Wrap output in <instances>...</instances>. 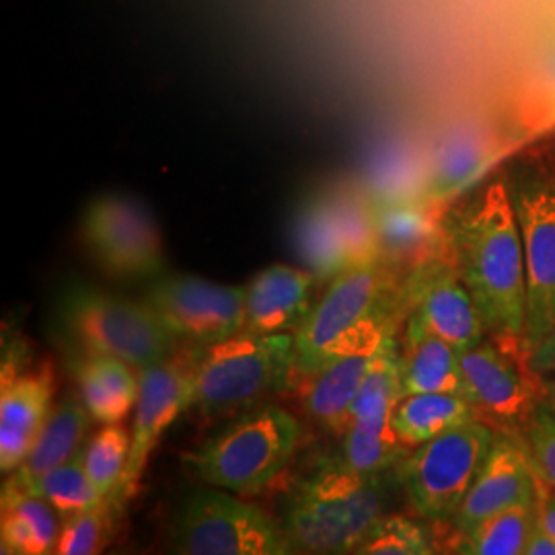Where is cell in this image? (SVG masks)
<instances>
[{
    "label": "cell",
    "instance_id": "cell-4",
    "mask_svg": "<svg viewBox=\"0 0 555 555\" xmlns=\"http://www.w3.org/2000/svg\"><path fill=\"white\" fill-rule=\"evenodd\" d=\"M300 437L297 417L278 405H266L224 426L188 456V463L212 488L256 494L286 469Z\"/></svg>",
    "mask_w": 555,
    "mask_h": 555
},
{
    "label": "cell",
    "instance_id": "cell-25",
    "mask_svg": "<svg viewBox=\"0 0 555 555\" xmlns=\"http://www.w3.org/2000/svg\"><path fill=\"white\" fill-rule=\"evenodd\" d=\"M383 258L420 259L438 235L428 202L422 198L371 202Z\"/></svg>",
    "mask_w": 555,
    "mask_h": 555
},
{
    "label": "cell",
    "instance_id": "cell-18",
    "mask_svg": "<svg viewBox=\"0 0 555 555\" xmlns=\"http://www.w3.org/2000/svg\"><path fill=\"white\" fill-rule=\"evenodd\" d=\"M391 334L393 330L360 341L357 346L327 360L319 373L307 378L309 380V387L305 393L307 414L319 424L346 433L350 408L357 399L360 385L366 377L371 364L375 362L383 341Z\"/></svg>",
    "mask_w": 555,
    "mask_h": 555
},
{
    "label": "cell",
    "instance_id": "cell-13",
    "mask_svg": "<svg viewBox=\"0 0 555 555\" xmlns=\"http://www.w3.org/2000/svg\"><path fill=\"white\" fill-rule=\"evenodd\" d=\"M405 297L412 305L410 315L461 352L483 341L486 323L453 263L442 259L422 261L408 282Z\"/></svg>",
    "mask_w": 555,
    "mask_h": 555
},
{
    "label": "cell",
    "instance_id": "cell-8",
    "mask_svg": "<svg viewBox=\"0 0 555 555\" xmlns=\"http://www.w3.org/2000/svg\"><path fill=\"white\" fill-rule=\"evenodd\" d=\"M173 550L183 555L295 554L280 522L220 488L199 490L183 502L173 522Z\"/></svg>",
    "mask_w": 555,
    "mask_h": 555
},
{
    "label": "cell",
    "instance_id": "cell-32",
    "mask_svg": "<svg viewBox=\"0 0 555 555\" xmlns=\"http://www.w3.org/2000/svg\"><path fill=\"white\" fill-rule=\"evenodd\" d=\"M130 447L132 435L126 428L119 424H105L80 451L85 472L100 488L101 494L109 500L118 496L121 477L130 459Z\"/></svg>",
    "mask_w": 555,
    "mask_h": 555
},
{
    "label": "cell",
    "instance_id": "cell-38",
    "mask_svg": "<svg viewBox=\"0 0 555 555\" xmlns=\"http://www.w3.org/2000/svg\"><path fill=\"white\" fill-rule=\"evenodd\" d=\"M537 518L539 525L555 537V494H547L541 488L537 496Z\"/></svg>",
    "mask_w": 555,
    "mask_h": 555
},
{
    "label": "cell",
    "instance_id": "cell-37",
    "mask_svg": "<svg viewBox=\"0 0 555 555\" xmlns=\"http://www.w3.org/2000/svg\"><path fill=\"white\" fill-rule=\"evenodd\" d=\"M522 555H555V537L539 525V518H537L535 529L531 531Z\"/></svg>",
    "mask_w": 555,
    "mask_h": 555
},
{
    "label": "cell",
    "instance_id": "cell-14",
    "mask_svg": "<svg viewBox=\"0 0 555 555\" xmlns=\"http://www.w3.org/2000/svg\"><path fill=\"white\" fill-rule=\"evenodd\" d=\"M465 397L479 416L490 417L498 426H527L535 414V387L492 341H479L461 352Z\"/></svg>",
    "mask_w": 555,
    "mask_h": 555
},
{
    "label": "cell",
    "instance_id": "cell-23",
    "mask_svg": "<svg viewBox=\"0 0 555 555\" xmlns=\"http://www.w3.org/2000/svg\"><path fill=\"white\" fill-rule=\"evenodd\" d=\"M80 399L101 424H118L137 405L140 378L134 366L114 357L85 354L75 364Z\"/></svg>",
    "mask_w": 555,
    "mask_h": 555
},
{
    "label": "cell",
    "instance_id": "cell-6",
    "mask_svg": "<svg viewBox=\"0 0 555 555\" xmlns=\"http://www.w3.org/2000/svg\"><path fill=\"white\" fill-rule=\"evenodd\" d=\"M192 408L222 410L249 403L293 383L295 336L241 332L192 360Z\"/></svg>",
    "mask_w": 555,
    "mask_h": 555
},
{
    "label": "cell",
    "instance_id": "cell-29",
    "mask_svg": "<svg viewBox=\"0 0 555 555\" xmlns=\"http://www.w3.org/2000/svg\"><path fill=\"white\" fill-rule=\"evenodd\" d=\"M537 525V500L488 516L461 533L456 552L465 555H522Z\"/></svg>",
    "mask_w": 555,
    "mask_h": 555
},
{
    "label": "cell",
    "instance_id": "cell-31",
    "mask_svg": "<svg viewBox=\"0 0 555 555\" xmlns=\"http://www.w3.org/2000/svg\"><path fill=\"white\" fill-rule=\"evenodd\" d=\"M25 492L43 498L62 518L89 511L93 506H100L101 502L109 500L101 494L100 488L85 472L80 453L73 456L70 461L62 463L56 469L48 472L46 476H41Z\"/></svg>",
    "mask_w": 555,
    "mask_h": 555
},
{
    "label": "cell",
    "instance_id": "cell-1",
    "mask_svg": "<svg viewBox=\"0 0 555 555\" xmlns=\"http://www.w3.org/2000/svg\"><path fill=\"white\" fill-rule=\"evenodd\" d=\"M442 235L486 330L520 346L527 323V261L508 181L496 179L481 188L444 220Z\"/></svg>",
    "mask_w": 555,
    "mask_h": 555
},
{
    "label": "cell",
    "instance_id": "cell-5",
    "mask_svg": "<svg viewBox=\"0 0 555 555\" xmlns=\"http://www.w3.org/2000/svg\"><path fill=\"white\" fill-rule=\"evenodd\" d=\"M60 321L85 354L119 358L139 371L173 357L178 339L144 300L89 286H73L62 297Z\"/></svg>",
    "mask_w": 555,
    "mask_h": 555
},
{
    "label": "cell",
    "instance_id": "cell-34",
    "mask_svg": "<svg viewBox=\"0 0 555 555\" xmlns=\"http://www.w3.org/2000/svg\"><path fill=\"white\" fill-rule=\"evenodd\" d=\"M107 504L109 500L101 502L89 511L64 518L60 529L59 545L54 554L60 555H91L100 552L103 543V533L107 525Z\"/></svg>",
    "mask_w": 555,
    "mask_h": 555
},
{
    "label": "cell",
    "instance_id": "cell-30",
    "mask_svg": "<svg viewBox=\"0 0 555 555\" xmlns=\"http://www.w3.org/2000/svg\"><path fill=\"white\" fill-rule=\"evenodd\" d=\"M408 447L399 440L389 420H358L346 430L339 461L364 476H385Z\"/></svg>",
    "mask_w": 555,
    "mask_h": 555
},
{
    "label": "cell",
    "instance_id": "cell-36",
    "mask_svg": "<svg viewBox=\"0 0 555 555\" xmlns=\"http://www.w3.org/2000/svg\"><path fill=\"white\" fill-rule=\"evenodd\" d=\"M525 357L529 371L535 377H555V323Z\"/></svg>",
    "mask_w": 555,
    "mask_h": 555
},
{
    "label": "cell",
    "instance_id": "cell-39",
    "mask_svg": "<svg viewBox=\"0 0 555 555\" xmlns=\"http://www.w3.org/2000/svg\"><path fill=\"white\" fill-rule=\"evenodd\" d=\"M541 393H543V401L555 410V377H550L545 380Z\"/></svg>",
    "mask_w": 555,
    "mask_h": 555
},
{
    "label": "cell",
    "instance_id": "cell-21",
    "mask_svg": "<svg viewBox=\"0 0 555 555\" xmlns=\"http://www.w3.org/2000/svg\"><path fill=\"white\" fill-rule=\"evenodd\" d=\"M293 247L305 270L318 282H332L352 266L327 192H319L298 206L293 220Z\"/></svg>",
    "mask_w": 555,
    "mask_h": 555
},
{
    "label": "cell",
    "instance_id": "cell-35",
    "mask_svg": "<svg viewBox=\"0 0 555 555\" xmlns=\"http://www.w3.org/2000/svg\"><path fill=\"white\" fill-rule=\"evenodd\" d=\"M527 449L539 477L555 488V410L545 401L537 405L527 424Z\"/></svg>",
    "mask_w": 555,
    "mask_h": 555
},
{
    "label": "cell",
    "instance_id": "cell-15",
    "mask_svg": "<svg viewBox=\"0 0 555 555\" xmlns=\"http://www.w3.org/2000/svg\"><path fill=\"white\" fill-rule=\"evenodd\" d=\"M539 479L529 449H522L515 438L496 437L472 490L453 516L459 533L472 531L488 516L506 508L535 502Z\"/></svg>",
    "mask_w": 555,
    "mask_h": 555
},
{
    "label": "cell",
    "instance_id": "cell-33",
    "mask_svg": "<svg viewBox=\"0 0 555 555\" xmlns=\"http://www.w3.org/2000/svg\"><path fill=\"white\" fill-rule=\"evenodd\" d=\"M358 555L435 554L430 531L405 516H380L371 533L357 547Z\"/></svg>",
    "mask_w": 555,
    "mask_h": 555
},
{
    "label": "cell",
    "instance_id": "cell-7",
    "mask_svg": "<svg viewBox=\"0 0 555 555\" xmlns=\"http://www.w3.org/2000/svg\"><path fill=\"white\" fill-rule=\"evenodd\" d=\"M494 440V430L474 420L416 447L403 463V486L417 515L453 520Z\"/></svg>",
    "mask_w": 555,
    "mask_h": 555
},
{
    "label": "cell",
    "instance_id": "cell-11",
    "mask_svg": "<svg viewBox=\"0 0 555 555\" xmlns=\"http://www.w3.org/2000/svg\"><path fill=\"white\" fill-rule=\"evenodd\" d=\"M144 302L176 337L204 346L245 332V288L194 274L160 276L149 286Z\"/></svg>",
    "mask_w": 555,
    "mask_h": 555
},
{
    "label": "cell",
    "instance_id": "cell-24",
    "mask_svg": "<svg viewBox=\"0 0 555 555\" xmlns=\"http://www.w3.org/2000/svg\"><path fill=\"white\" fill-rule=\"evenodd\" d=\"M56 511L31 492L2 486V516H0V543L2 554L46 555L56 552L59 520Z\"/></svg>",
    "mask_w": 555,
    "mask_h": 555
},
{
    "label": "cell",
    "instance_id": "cell-22",
    "mask_svg": "<svg viewBox=\"0 0 555 555\" xmlns=\"http://www.w3.org/2000/svg\"><path fill=\"white\" fill-rule=\"evenodd\" d=\"M91 420L93 416L89 414L87 405L77 397H68L52 408L29 455L9 477V483L21 490H29L41 476L79 455Z\"/></svg>",
    "mask_w": 555,
    "mask_h": 555
},
{
    "label": "cell",
    "instance_id": "cell-12",
    "mask_svg": "<svg viewBox=\"0 0 555 555\" xmlns=\"http://www.w3.org/2000/svg\"><path fill=\"white\" fill-rule=\"evenodd\" d=\"M140 393L132 426V447L119 486L118 502L130 500L139 490L149 456L163 433L192 408L194 366L192 360L167 358L165 362L139 371Z\"/></svg>",
    "mask_w": 555,
    "mask_h": 555
},
{
    "label": "cell",
    "instance_id": "cell-27",
    "mask_svg": "<svg viewBox=\"0 0 555 555\" xmlns=\"http://www.w3.org/2000/svg\"><path fill=\"white\" fill-rule=\"evenodd\" d=\"M516 130L525 137L555 128V40L525 68L513 101Z\"/></svg>",
    "mask_w": 555,
    "mask_h": 555
},
{
    "label": "cell",
    "instance_id": "cell-17",
    "mask_svg": "<svg viewBox=\"0 0 555 555\" xmlns=\"http://www.w3.org/2000/svg\"><path fill=\"white\" fill-rule=\"evenodd\" d=\"M54 377L40 369L11 378L0 396V469L13 474L29 455L46 417L52 412Z\"/></svg>",
    "mask_w": 555,
    "mask_h": 555
},
{
    "label": "cell",
    "instance_id": "cell-2",
    "mask_svg": "<svg viewBox=\"0 0 555 555\" xmlns=\"http://www.w3.org/2000/svg\"><path fill=\"white\" fill-rule=\"evenodd\" d=\"M383 476L358 474L336 459L298 481L280 525L295 554H354L383 516Z\"/></svg>",
    "mask_w": 555,
    "mask_h": 555
},
{
    "label": "cell",
    "instance_id": "cell-3",
    "mask_svg": "<svg viewBox=\"0 0 555 555\" xmlns=\"http://www.w3.org/2000/svg\"><path fill=\"white\" fill-rule=\"evenodd\" d=\"M393 300L396 278L383 256L354 263L337 274L293 334V380L313 377L339 352L393 330Z\"/></svg>",
    "mask_w": 555,
    "mask_h": 555
},
{
    "label": "cell",
    "instance_id": "cell-26",
    "mask_svg": "<svg viewBox=\"0 0 555 555\" xmlns=\"http://www.w3.org/2000/svg\"><path fill=\"white\" fill-rule=\"evenodd\" d=\"M479 420L474 403L461 393H412L403 396L391 417L393 430L408 449L438 435Z\"/></svg>",
    "mask_w": 555,
    "mask_h": 555
},
{
    "label": "cell",
    "instance_id": "cell-20",
    "mask_svg": "<svg viewBox=\"0 0 555 555\" xmlns=\"http://www.w3.org/2000/svg\"><path fill=\"white\" fill-rule=\"evenodd\" d=\"M401 377L405 396L412 393H461L465 383L461 371V350L433 334L414 315L408 319L401 350Z\"/></svg>",
    "mask_w": 555,
    "mask_h": 555
},
{
    "label": "cell",
    "instance_id": "cell-19",
    "mask_svg": "<svg viewBox=\"0 0 555 555\" xmlns=\"http://www.w3.org/2000/svg\"><path fill=\"white\" fill-rule=\"evenodd\" d=\"M496 142L476 124H461L444 132L428 157L424 199L440 204L455 198L496 157Z\"/></svg>",
    "mask_w": 555,
    "mask_h": 555
},
{
    "label": "cell",
    "instance_id": "cell-9",
    "mask_svg": "<svg viewBox=\"0 0 555 555\" xmlns=\"http://www.w3.org/2000/svg\"><path fill=\"white\" fill-rule=\"evenodd\" d=\"M527 261L525 354L555 323V173L525 167L508 181Z\"/></svg>",
    "mask_w": 555,
    "mask_h": 555
},
{
    "label": "cell",
    "instance_id": "cell-16",
    "mask_svg": "<svg viewBox=\"0 0 555 555\" xmlns=\"http://www.w3.org/2000/svg\"><path fill=\"white\" fill-rule=\"evenodd\" d=\"M315 282L309 270L284 263L261 270L245 288V332L288 334L297 330L313 309Z\"/></svg>",
    "mask_w": 555,
    "mask_h": 555
},
{
    "label": "cell",
    "instance_id": "cell-28",
    "mask_svg": "<svg viewBox=\"0 0 555 555\" xmlns=\"http://www.w3.org/2000/svg\"><path fill=\"white\" fill-rule=\"evenodd\" d=\"M401 377V350L397 348L393 334L387 336L371 364L366 377L360 385L357 399L350 408L348 426L358 420H389L393 417L397 403L403 399Z\"/></svg>",
    "mask_w": 555,
    "mask_h": 555
},
{
    "label": "cell",
    "instance_id": "cell-10",
    "mask_svg": "<svg viewBox=\"0 0 555 555\" xmlns=\"http://www.w3.org/2000/svg\"><path fill=\"white\" fill-rule=\"evenodd\" d=\"M82 237L103 270L118 278H155L165 268L159 227L126 194H103L82 215Z\"/></svg>",
    "mask_w": 555,
    "mask_h": 555
}]
</instances>
